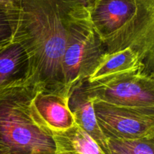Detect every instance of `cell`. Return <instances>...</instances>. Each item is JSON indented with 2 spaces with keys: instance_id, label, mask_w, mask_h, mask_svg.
<instances>
[{
  "instance_id": "6",
  "label": "cell",
  "mask_w": 154,
  "mask_h": 154,
  "mask_svg": "<svg viewBox=\"0 0 154 154\" xmlns=\"http://www.w3.org/2000/svg\"><path fill=\"white\" fill-rule=\"evenodd\" d=\"M94 109L107 139L134 140L154 134V108L115 105L94 100Z\"/></svg>"
},
{
  "instance_id": "18",
  "label": "cell",
  "mask_w": 154,
  "mask_h": 154,
  "mask_svg": "<svg viewBox=\"0 0 154 154\" xmlns=\"http://www.w3.org/2000/svg\"><path fill=\"white\" fill-rule=\"evenodd\" d=\"M0 154H2V153H1V152H0Z\"/></svg>"
},
{
  "instance_id": "11",
  "label": "cell",
  "mask_w": 154,
  "mask_h": 154,
  "mask_svg": "<svg viewBox=\"0 0 154 154\" xmlns=\"http://www.w3.org/2000/svg\"><path fill=\"white\" fill-rule=\"evenodd\" d=\"M139 68L136 53L129 47H126L102 54L87 80L93 82L116 74L139 70Z\"/></svg>"
},
{
  "instance_id": "14",
  "label": "cell",
  "mask_w": 154,
  "mask_h": 154,
  "mask_svg": "<svg viewBox=\"0 0 154 154\" xmlns=\"http://www.w3.org/2000/svg\"><path fill=\"white\" fill-rule=\"evenodd\" d=\"M18 10L8 9L0 5V42L12 37Z\"/></svg>"
},
{
  "instance_id": "10",
  "label": "cell",
  "mask_w": 154,
  "mask_h": 154,
  "mask_svg": "<svg viewBox=\"0 0 154 154\" xmlns=\"http://www.w3.org/2000/svg\"><path fill=\"white\" fill-rule=\"evenodd\" d=\"M29 75V59L23 47L10 38L0 42V88Z\"/></svg>"
},
{
  "instance_id": "8",
  "label": "cell",
  "mask_w": 154,
  "mask_h": 154,
  "mask_svg": "<svg viewBox=\"0 0 154 154\" xmlns=\"http://www.w3.org/2000/svg\"><path fill=\"white\" fill-rule=\"evenodd\" d=\"M69 92L66 89L48 91L41 87L34 98L38 113L52 131L60 132L72 128L75 118L69 106Z\"/></svg>"
},
{
  "instance_id": "5",
  "label": "cell",
  "mask_w": 154,
  "mask_h": 154,
  "mask_svg": "<svg viewBox=\"0 0 154 154\" xmlns=\"http://www.w3.org/2000/svg\"><path fill=\"white\" fill-rule=\"evenodd\" d=\"M136 3L133 18L103 44L107 53L132 48L138 57V71L154 77V0H136Z\"/></svg>"
},
{
  "instance_id": "7",
  "label": "cell",
  "mask_w": 154,
  "mask_h": 154,
  "mask_svg": "<svg viewBox=\"0 0 154 154\" xmlns=\"http://www.w3.org/2000/svg\"><path fill=\"white\" fill-rule=\"evenodd\" d=\"M88 10L92 24L104 42L133 18L137 3L136 0H94Z\"/></svg>"
},
{
  "instance_id": "4",
  "label": "cell",
  "mask_w": 154,
  "mask_h": 154,
  "mask_svg": "<svg viewBox=\"0 0 154 154\" xmlns=\"http://www.w3.org/2000/svg\"><path fill=\"white\" fill-rule=\"evenodd\" d=\"M83 85L93 100L115 105L154 108V77L138 70L93 82L83 80Z\"/></svg>"
},
{
  "instance_id": "1",
  "label": "cell",
  "mask_w": 154,
  "mask_h": 154,
  "mask_svg": "<svg viewBox=\"0 0 154 154\" xmlns=\"http://www.w3.org/2000/svg\"><path fill=\"white\" fill-rule=\"evenodd\" d=\"M78 4L75 0L20 1L12 38L28 56V77L45 90L65 88L63 59L69 15Z\"/></svg>"
},
{
  "instance_id": "3",
  "label": "cell",
  "mask_w": 154,
  "mask_h": 154,
  "mask_svg": "<svg viewBox=\"0 0 154 154\" xmlns=\"http://www.w3.org/2000/svg\"><path fill=\"white\" fill-rule=\"evenodd\" d=\"M105 52L103 42L90 21L88 8L84 5H76L69 15L63 59L65 88L70 92L73 86L87 79Z\"/></svg>"
},
{
  "instance_id": "13",
  "label": "cell",
  "mask_w": 154,
  "mask_h": 154,
  "mask_svg": "<svg viewBox=\"0 0 154 154\" xmlns=\"http://www.w3.org/2000/svg\"><path fill=\"white\" fill-rule=\"evenodd\" d=\"M108 143L113 153L154 154V134L134 140L108 139Z\"/></svg>"
},
{
  "instance_id": "17",
  "label": "cell",
  "mask_w": 154,
  "mask_h": 154,
  "mask_svg": "<svg viewBox=\"0 0 154 154\" xmlns=\"http://www.w3.org/2000/svg\"><path fill=\"white\" fill-rule=\"evenodd\" d=\"M111 153H112V154H116V153H113V152H111Z\"/></svg>"
},
{
  "instance_id": "15",
  "label": "cell",
  "mask_w": 154,
  "mask_h": 154,
  "mask_svg": "<svg viewBox=\"0 0 154 154\" xmlns=\"http://www.w3.org/2000/svg\"><path fill=\"white\" fill-rule=\"evenodd\" d=\"M21 0H0V5L8 9H19Z\"/></svg>"
},
{
  "instance_id": "12",
  "label": "cell",
  "mask_w": 154,
  "mask_h": 154,
  "mask_svg": "<svg viewBox=\"0 0 154 154\" xmlns=\"http://www.w3.org/2000/svg\"><path fill=\"white\" fill-rule=\"evenodd\" d=\"M51 132L56 144L54 154H106L91 136L76 123L66 131Z\"/></svg>"
},
{
  "instance_id": "2",
  "label": "cell",
  "mask_w": 154,
  "mask_h": 154,
  "mask_svg": "<svg viewBox=\"0 0 154 154\" xmlns=\"http://www.w3.org/2000/svg\"><path fill=\"white\" fill-rule=\"evenodd\" d=\"M41 87L43 86L26 77L0 88L2 154L55 153L51 130L34 104Z\"/></svg>"
},
{
  "instance_id": "16",
  "label": "cell",
  "mask_w": 154,
  "mask_h": 154,
  "mask_svg": "<svg viewBox=\"0 0 154 154\" xmlns=\"http://www.w3.org/2000/svg\"><path fill=\"white\" fill-rule=\"evenodd\" d=\"M75 1L78 2L86 6V7L89 8L90 5H91V4L93 2L94 0H75Z\"/></svg>"
},
{
  "instance_id": "9",
  "label": "cell",
  "mask_w": 154,
  "mask_h": 154,
  "mask_svg": "<svg viewBox=\"0 0 154 154\" xmlns=\"http://www.w3.org/2000/svg\"><path fill=\"white\" fill-rule=\"evenodd\" d=\"M69 106L75 118V123L90 134L105 153L112 154L108 146V139L98 122L94 109V100L86 92L83 81L71 88Z\"/></svg>"
}]
</instances>
